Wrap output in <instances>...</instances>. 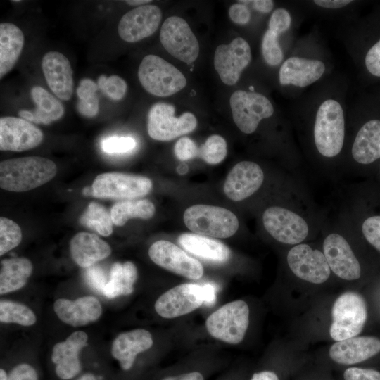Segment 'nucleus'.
<instances>
[{
	"instance_id": "obj_33",
	"label": "nucleus",
	"mask_w": 380,
	"mask_h": 380,
	"mask_svg": "<svg viewBox=\"0 0 380 380\" xmlns=\"http://www.w3.org/2000/svg\"><path fill=\"white\" fill-rule=\"evenodd\" d=\"M137 278V269L132 262H115L111 266L110 278L103 293L108 298L129 295L134 291V284Z\"/></svg>"
},
{
	"instance_id": "obj_49",
	"label": "nucleus",
	"mask_w": 380,
	"mask_h": 380,
	"mask_svg": "<svg viewBox=\"0 0 380 380\" xmlns=\"http://www.w3.org/2000/svg\"><path fill=\"white\" fill-rule=\"evenodd\" d=\"M86 278L88 283L94 289L103 293L106 282V278L103 270L97 266L87 267Z\"/></svg>"
},
{
	"instance_id": "obj_44",
	"label": "nucleus",
	"mask_w": 380,
	"mask_h": 380,
	"mask_svg": "<svg viewBox=\"0 0 380 380\" xmlns=\"http://www.w3.org/2000/svg\"><path fill=\"white\" fill-rule=\"evenodd\" d=\"M291 24V17L287 10L279 8L274 10L269 20V30L278 35L289 30Z\"/></svg>"
},
{
	"instance_id": "obj_7",
	"label": "nucleus",
	"mask_w": 380,
	"mask_h": 380,
	"mask_svg": "<svg viewBox=\"0 0 380 380\" xmlns=\"http://www.w3.org/2000/svg\"><path fill=\"white\" fill-rule=\"evenodd\" d=\"M367 318V304L363 296L355 291H346L333 304L330 336L335 341L357 336Z\"/></svg>"
},
{
	"instance_id": "obj_16",
	"label": "nucleus",
	"mask_w": 380,
	"mask_h": 380,
	"mask_svg": "<svg viewBox=\"0 0 380 380\" xmlns=\"http://www.w3.org/2000/svg\"><path fill=\"white\" fill-rule=\"evenodd\" d=\"M148 255L157 265L187 279L197 280L203 275L202 264L170 241L154 242L148 249Z\"/></svg>"
},
{
	"instance_id": "obj_10",
	"label": "nucleus",
	"mask_w": 380,
	"mask_h": 380,
	"mask_svg": "<svg viewBox=\"0 0 380 380\" xmlns=\"http://www.w3.org/2000/svg\"><path fill=\"white\" fill-rule=\"evenodd\" d=\"M151 180L144 176L122 172H106L94 180L91 196L100 198L127 201L148 194Z\"/></svg>"
},
{
	"instance_id": "obj_47",
	"label": "nucleus",
	"mask_w": 380,
	"mask_h": 380,
	"mask_svg": "<svg viewBox=\"0 0 380 380\" xmlns=\"http://www.w3.org/2000/svg\"><path fill=\"white\" fill-rule=\"evenodd\" d=\"M7 380H38V375L31 365L20 363L11 370Z\"/></svg>"
},
{
	"instance_id": "obj_28",
	"label": "nucleus",
	"mask_w": 380,
	"mask_h": 380,
	"mask_svg": "<svg viewBox=\"0 0 380 380\" xmlns=\"http://www.w3.org/2000/svg\"><path fill=\"white\" fill-rule=\"evenodd\" d=\"M70 253L80 267L87 268L111 253L110 245L95 234L79 232L70 241Z\"/></svg>"
},
{
	"instance_id": "obj_27",
	"label": "nucleus",
	"mask_w": 380,
	"mask_h": 380,
	"mask_svg": "<svg viewBox=\"0 0 380 380\" xmlns=\"http://www.w3.org/2000/svg\"><path fill=\"white\" fill-rule=\"evenodd\" d=\"M326 70L319 60L292 56L281 65L279 79L281 85L305 87L322 77Z\"/></svg>"
},
{
	"instance_id": "obj_50",
	"label": "nucleus",
	"mask_w": 380,
	"mask_h": 380,
	"mask_svg": "<svg viewBox=\"0 0 380 380\" xmlns=\"http://www.w3.org/2000/svg\"><path fill=\"white\" fill-rule=\"evenodd\" d=\"M314 4L319 7L324 8H341L351 2V0H315Z\"/></svg>"
},
{
	"instance_id": "obj_36",
	"label": "nucleus",
	"mask_w": 380,
	"mask_h": 380,
	"mask_svg": "<svg viewBox=\"0 0 380 380\" xmlns=\"http://www.w3.org/2000/svg\"><path fill=\"white\" fill-rule=\"evenodd\" d=\"M0 321L4 324H18L29 327L35 324L37 317L25 304L10 300L0 301Z\"/></svg>"
},
{
	"instance_id": "obj_3",
	"label": "nucleus",
	"mask_w": 380,
	"mask_h": 380,
	"mask_svg": "<svg viewBox=\"0 0 380 380\" xmlns=\"http://www.w3.org/2000/svg\"><path fill=\"white\" fill-rule=\"evenodd\" d=\"M322 250L332 273L346 281L360 278L362 267L348 237L349 223L343 215L333 226L324 227Z\"/></svg>"
},
{
	"instance_id": "obj_41",
	"label": "nucleus",
	"mask_w": 380,
	"mask_h": 380,
	"mask_svg": "<svg viewBox=\"0 0 380 380\" xmlns=\"http://www.w3.org/2000/svg\"><path fill=\"white\" fill-rule=\"evenodd\" d=\"M279 35L269 29L262 40V53L265 62L272 66L281 63L284 54L278 41Z\"/></svg>"
},
{
	"instance_id": "obj_18",
	"label": "nucleus",
	"mask_w": 380,
	"mask_h": 380,
	"mask_svg": "<svg viewBox=\"0 0 380 380\" xmlns=\"http://www.w3.org/2000/svg\"><path fill=\"white\" fill-rule=\"evenodd\" d=\"M264 182L262 168L255 162L243 160L236 164L230 170L223 189L229 199L241 201L258 192Z\"/></svg>"
},
{
	"instance_id": "obj_23",
	"label": "nucleus",
	"mask_w": 380,
	"mask_h": 380,
	"mask_svg": "<svg viewBox=\"0 0 380 380\" xmlns=\"http://www.w3.org/2000/svg\"><path fill=\"white\" fill-rule=\"evenodd\" d=\"M53 310L61 322L74 327L96 322L103 312L99 300L93 296L75 300L58 298L53 303Z\"/></svg>"
},
{
	"instance_id": "obj_58",
	"label": "nucleus",
	"mask_w": 380,
	"mask_h": 380,
	"mask_svg": "<svg viewBox=\"0 0 380 380\" xmlns=\"http://www.w3.org/2000/svg\"><path fill=\"white\" fill-rule=\"evenodd\" d=\"M82 193L84 195L89 196L92 194V189L91 188L86 187L83 189Z\"/></svg>"
},
{
	"instance_id": "obj_37",
	"label": "nucleus",
	"mask_w": 380,
	"mask_h": 380,
	"mask_svg": "<svg viewBox=\"0 0 380 380\" xmlns=\"http://www.w3.org/2000/svg\"><path fill=\"white\" fill-rule=\"evenodd\" d=\"M99 89L97 83L89 78L82 80L77 88L78 97L77 109L83 116L95 117L99 110V99L96 91Z\"/></svg>"
},
{
	"instance_id": "obj_4",
	"label": "nucleus",
	"mask_w": 380,
	"mask_h": 380,
	"mask_svg": "<svg viewBox=\"0 0 380 380\" xmlns=\"http://www.w3.org/2000/svg\"><path fill=\"white\" fill-rule=\"evenodd\" d=\"M56 172L55 163L41 156L3 160L0 163V187L10 191H27L49 182Z\"/></svg>"
},
{
	"instance_id": "obj_29",
	"label": "nucleus",
	"mask_w": 380,
	"mask_h": 380,
	"mask_svg": "<svg viewBox=\"0 0 380 380\" xmlns=\"http://www.w3.org/2000/svg\"><path fill=\"white\" fill-rule=\"evenodd\" d=\"M36 106L34 110H22L18 115L30 122L49 125L61 119L65 113L62 103L45 89L34 86L30 91Z\"/></svg>"
},
{
	"instance_id": "obj_9",
	"label": "nucleus",
	"mask_w": 380,
	"mask_h": 380,
	"mask_svg": "<svg viewBox=\"0 0 380 380\" xmlns=\"http://www.w3.org/2000/svg\"><path fill=\"white\" fill-rule=\"evenodd\" d=\"M138 78L146 91L160 97L172 95L186 85V77L177 68L153 54L142 59L138 69Z\"/></svg>"
},
{
	"instance_id": "obj_53",
	"label": "nucleus",
	"mask_w": 380,
	"mask_h": 380,
	"mask_svg": "<svg viewBox=\"0 0 380 380\" xmlns=\"http://www.w3.org/2000/svg\"><path fill=\"white\" fill-rule=\"evenodd\" d=\"M251 380H279V378L273 372L262 371L254 373Z\"/></svg>"
},
{
	"instance_id": "obj_56",
	"label": "nucleus",
	"mask_w": 380,
	"mask_h": 380,
	"mask_svg": "<svg viewBox=\"0 0 380 380\" xmlns=\"http://www.w3.org/2000/svg\"><path fill=\"white\" fill-rule=\"evenodd\" d=\"M77 380H96V378L91 373H85L80 376Z\"/></svg>"
},
{
	"instance_id": "obj_1",
	"label": "nucleus",
	"mask_w": 380,
	"mask_h": 380,
	"mask_svg": "<svg viewBox=\"0 0 380 380\" xmlns=\"http://www.w3.org/2000/svg\"><path fill=\"white\" fill-rule=\"evenodd\" d=\"M262 222L273 239L291 247L306 242L326 224L298 183L290 191L286 203L264 210Z\"/></svg>"
},
{
	"instance_id": "obj_11",
	"label": "nucleus",
	"mask_w": 380,
	"mask_h": 380,
	"mask_svg": "<svg viewBox=\"0 0 380 380\" xmlns=\"http://www.w3.org/2000/svg\"><path fill=\"white\" fill-rule=\"evenodd\" d=\"M229 104L235 125L247 134L255 132L261 120L274 113L270 100L254 91H235L230 96Z\"/></svg>"
},
{
	"instance_id": "obj_59",
	"label": "nucleus",
	"mask_w": 380,
	"mask_h": 380,
	"mask_svg": "<svg viewBox=\"0 0 380 380\" xmlns=\"http://www.w3.org/2000/svg\"><path fill=\"white\" fill-rule=\"evenodd\" d=\"M376 170H377V172H379V177H380V162H379V164L378 165V167H377Z\"/></svg>"
},
{
	"instance_id": "obj_40",
	"label": "nucleus",
	"mask_w": 380,
	"mask_h": 380,
	"mask_svg": "<svg viewBox=\"0 0 380 380\" xmlns=\"http://www.w3.org/2000/svg\"><path fill=\"white\" fill-rule=\"evenodd\" d=\"M373 37L365 51L363 65L370 77L380 79V32Z\"/></svg>"
},
{
	"instance_id": "obj_15",
	"label": "nucleus",
	"mask_w": 380,
	"mask_h": 380,
	"mask_svg": "<svg viewBox=\"0 0 380 380\" xmlns=\"http://www.w3.org/2000/svg\"><path fill=\"white\" fill-rule=\"evenodd\" d=\"M160 41L165 49L175 58L190 64L199 54L198 42L185 20L171 16L163 23Z\"/></svg>"
},
{
	"instance_id": "obj_43",
	"label": "nucleus",
	"mask_w": 380,
	"mask_h": 380,
	"mask_svg": "<svg viewBox=\"0 0 380 380\" xmlns=\"http://www.w3.org/2000/svg\"><path fill=\"white\" fill-rule=\"evenodd\" d=\"M136 146V141L129 137H110L101 143L103 151L108 153H127Z\"/></svg>"
},
{
	"instance_id": "obj_14",
	"label": "nucleus",
	"mask_w": 380,
	"mask_h": 380,
	"mask_svg": "<svg viewBox=\"0 0 380 380\" xmlns=\"http://www.w3.org/2000/svg\"><path fill=\"white\" fill-rule=\"evenodd\" d=\"M350 157L354 166L368 172L376 170L380 162V114L365 120L354 136Z\"/></svg>"
},
{
	"instance_id": "obj_21",
	"label": "nucleus",
	"mask_w": 380,
	"mask_h": 380,
	"mask_svg": "<svg viewBox=\"0 0 380 380\" xmlns=\"http://www.w3.org/2000/svg\"><path fill=\"white\" fill-rule=\"evenodd\" d=\"M162 18L161 11L155 5H143L126 13L120 19L118 31L127 42H137L152 35Z\"/></svg>"
},
{
	"instance_id": "obj_48",
	"label": "nucleus",
	"mask_w": 380,
	"mask_h": 380,
	"mask_svg": "<svg viewBox=\"0 0 380 380\" xmlns=\"http://www.w3.org/2000/svg\"><path fill=\"white\" fill-rule=\"evenodd\" d=\"M229 16L234 23L246 25L250 21L251 13L244 4L237 3L230 6Z\"/></svg>"
},
{
	"instance_id": "obj_52",
	"label": "nucleus",
	"mask_w": 380,
	"mask_h": 380,
	"mask_svg": "<svg viewBox=\"0 0 380 380\" xmlns=\"http://www.w3.org/2000/svg\"><path fill=\"white\" fill-rule=\"evenodd\" d=\"M162 380H204V378L200 372H193L176 376L165 377Z\"/></svg>"
},
{
	"instance_id": "obj_57",
	"label": "nucleus",
	"mask_w": 380,
	"mask_h": 380,
	"mask_svg": "<svg viewBox=\"0 0 380 380\" xmlns=\"http://www.w3.org/2000/svg\"><path fill=\"white\" fill-rule=\"evenodd\" d=\"M8 375L4 369H0V380H7Z\"/></svg>"
},
{
	"instance_id": "obj_2",
	"label": "nucleus",
	"mask_w": 380,
	"mask_h": 380,
	"mask_svg": "<svg viewBox=\"0 0 380 380\" xmlns=\"http://www.w3.org/2000/svg\"><path fill=\"white\" fill-rule=\"evenodd\" d=\"M315 150L324 162H331L341 153L346 139L343 108L335 99L324 100L319 106L312 127Z\"/></svg>"
},
{
	"instance_id": "obj_22",
	"label": "nucleus",
	"mask_w": 380,
	"mask_h": 380,
	"mask_svg": "<svg viewBox=\"0 0 380 380\" xmlns=\"http://www.w3.org/2000/svg\"><path fill=\"white\" fill-rule=\"evenodd\" d=\"M88 335L83 331L72 333L65 341L56 343L51 353V360L56 365L55 372L61 379L68 380L81 371L80 352L87 346Z\"/></svg>"
},
{
	"instance_id": "obj_32",
	"label": "nucleus",
	"mask_w": 380,
	"mask_h": 380,
	"mask_svg": "<svg viewBox=\"0 0 380 380\" xmlns=\"http://www.w3.org/2000/svg\"><path fill=\"white\" fill-rule=\"evenodd\" d=\"M32 264L26 258H12L1 261L0 294L22 289L32 272Z\"/></svg>"
},
{
	"instance_id": "obj_30",
	"label": "nucleus",
	"mask_w": 380,
	"mask_h": 380,
	"mask_svg": "<svg viewBox=\"0 0 380 380\" xmlns=\"http://www.w3.org/2000/svg\"><path fill=\"white\" fill-rule=\"evenodd\" d=\"M178 243L189 253L214 263H224L231 255L229 248L221 241L195 233L181 234Z\"/></svg>"
},
{
	"instance_id": "obj_31",
	"label": "nucleus",
	"mask_w": 380,
	"mask_h": 380,
	"mask_svg": "<svg viewBox=\"0 0 380 380\" xmlns=\"http://www.w3.org/2000/svg\"><path fill=\"white\" fill-rule=\"evenodd\" d=\"M24 34L15 25L0 24V77L3 78L15 65L24 46Z\"/></svg>"
},
{
	"instance_id": "obj_46",
	"label": "nucleus",
	"mask_w": 380,
	"mask_h": 380,
	"mask_svg": "<svg viewBox=\"0 0 380 380\" xmlns=\"http://www.w3.org/2000/svg\"><path fill=\"white\" fill-rule=\"evenodd\" d=\"M344 380H380V372L360 367H349L343 373Z\"/></svg>"
},
{
	"instance_id": "obj_45",
	"label": "nucleus",
	"mask_w": 380,
	"mask_h": 380,
	"mask_svg": "<svg viewBox=\"0 0 380 380\" xmlns=\"http://www.w3.org/2000/svg\"><path fill=\"white\" fill-rule=\"evenodd\" d=\"M174 151L176 157L182 161L191 160L199 155V148L190 138L182 137L175 145Z\"/></svg>"
},
{
	"instance_id": "obj_54",
	"label": "nucleus",
	"mask_w": 380,
	"mask_h": 380,
	"mask_svg": "<svg viewBox=\"0 0 380 380\" xmlns=\"http://www.w3.org/2000/svg\"><path fill=\"white\" fill-rule=\"evenodd\" d=\"M150 0H127L125 2L130 6H139L146 3H149Z\"/></svg>"
},
{
	"instance_id": "obj_20",
	"label": "nucleus",
	"mask_w": 380,
	"mask_h": 380,
	"mask_svg": "<svg viewBox=\"0 0 380 380\" xmlns=\"http://www.w3.org/2000/svg\"><path fill=\"white\" fill-rule=\"evenodd\" d=\"M355 201L344 215L356 233L380 253V203L369 197Z\"/></svg>"
},
{
	"instance_id": "obj_25",
	"label": "nucleus",
	"mask_w": 380,
	"mask_h": 380,
	"mask_svg": "<svg viewBox=\"0 0 380 380\" xmlns=\"http://www.w3.org/2000/svg\"><path fill=\"white\" fill-rule=\"evenodd\" d=\"M380 352V340L374 336H355L336 341L329 348L331 359L341 365L363 362Z\"/></svg>"
},
{
	"instance_id": "obj_6",
	"label": "nucleus",
	"mask_w": 380,
	"mask_h": 380,
	"mask_svg": "<svg viewBox=\"0 0 380 380\" xmlns=\"http://www.w3.org/2000/svg\"><path fill=\"white\" fill-rule=\"evenodd\" d=\"M183 220L195 234L225 239L239 229V222L230 210L220 206L198 204L186 209Z\"/></svg>"
},
{
	"instance_id": "obj_39",
	"label": "nucleus",
	"mask_w": 380,
	"mask_h": 380,
	"mask_svg": "<svg viewBox=\"0 0 380 380\" xmlns=\"http://www.w3.org/2000/svg\"><path fill=\"white\" fill-rule=\"evenodd\" d=\"M22 239V232L14 221L1 217L0 218V255L17 247Z\"/></svg>"
},
{
	"instance_id": "obj_35",
	"label": "nucleus",
	"mask_w": 380,
	"mask_h": 380,
	"mask_svg": "<svg viewBox=\"0 0 380 380\" xmlns=\"http://www.w3.org/2000/svg\"><path fill=\"white\" fill-rule=\"evenodd\" d=\"M80 223L86 227L96 231L103 236H108L113 232V221L110 212L102 205L90 203L80 219Z\"/></svg>"
},
{
	"instance_id": "obj_34",
	"label": "nucleus",
	"mask_w": 380,
	"mask_h": 380,
	"mask_svg": "<svg viewBox=\"0 0 380 380\" xmlns=\"http://www.w3.org/2000/svg\"><path fill=\"white\" fill-rule=\"evenodd\" d=\"M155 211V205L149 200H127L117 202L111 208L110 216L113 224L120 227L132 218L150 219Z\"/></svg>"
},
{
	"instance_id": "obj_51",
	"label": "nucleus",
	"mask_w": 380,
	"mask_h": 380,
	"mask_svg": "<svg viewBox=\"0 0 380 380\" xmlns=\"http://www.w3.org/2000/svg\"><path fill=\"white\" fill-rule=\"evenodd\" d=\"M250 2L255 10L262 13H270L274 7V1L272 0H255Z\"/></svg>"
},
{
	"instance_id": "obj_17",
	"label": "nucleus",
	"mask_w": 380,
	"mask_h": 380,
	"mask_svg": "<svg viewBox=\"0 0 380 380\" xmlns=\"http://www.w3.org/2000/svg\"><path fill=\"white\" fill-rule=\"evenodd\" d=\"M251 60L248 43L242 37L234 38L229 44L216 48L214 66L221 80L227 85L235 84Z\"/></svg>"
},
{
	"instance_id": "obj_12",
	"label": "nucleus",
	"mask_w": 380,
	"mask_h": 380,
	"mask_svg": "<svg viewBox=\"0 0 380 380\" xmlns=\"http://www.w3.org/2000/svg\"><path fill=\"white\" fill-rule=\"evenodd\" d=\"M197 125L195 115L186 112L175 116V108L166 103L153 104L148 114V135L158 141H170L194 131Z\"/></svg>"
},
{
	"instance_id": "obj_38",
	"label": "nucleus",
	"mask_w": 380,
	"mask_h": 380,
	"mask_svg": "<svg viewBox=\"0 0 380 380\" xmlns=\"http://www.w3.org/2000/svg\"><path fill=\"white\" fill-rule=\"evenodd\" d=\"M227 153L225 139L217 134L209 137L199 148V156L207 163L215 165L222 162Z\"/></svg>"
},
{
	"instance_id": "obj_55",
	"label": "nucleus",
	"mask_w": 380,
	"mask_h": 380,
	"mask_svg": "<svg viewBox=\"0 0 380 380\" xmlns=\"http://www.w3.org/2000/svg\"><path fill=\"white\" fill-rule=\"evenodd\" d=\"M188 170H189V167L184 163L179 164L177 167V171L180 175L186 174L188 172Z\"/></svg>"
},
{
	"instance_id": "obj_13",
	"label": "nucleus",
	"mask_w": 380,
	"mask_h": 380,
	"mask_svg": "<svg viewBox=\"0 0 380 380\" xmlns=\"http://www.w3.org/2000/svg\"><path fill=\"white\" fill-rule=\"evenodd\" d=\"M286 262L293 275L311 284H323L331 274L322 250L306 242L290 248L286 255Z\"/></svg>"
},
{
	"instance_id": "obj_19",
	"label": "nucleus",
	"mask_w": 380,
	"mask_h": 380,
	"mask_svg": "<svg viewBox=\"0 0 380 380\" xmlns=\"http://www.w3.org/2000/svg\"><path fill=\"white\" fill-rule=\"evenodd\" d=\"M43 133L32 122L21 118H0V150L23 151L34 148L43 140Z\"/></svg>"
},
{
	"instance_id": "obj_5",
	"label": "nucleus",
	"mask_w": 380,
	"mask_h": 380,
	"mask_svg": "<svg viewBox=\"0 0 380 380\" xmlns=\"http://www.w3.org/2000/svg\"><path fill=\"white\" fill-rule=\"evenodd\" d=\"M215 289L211 284L184 283L171 288L156 301L154 308L165 319L179 317L191 312L203 305L215 300Z\"/></svg>"
},
{
	"instance_id": "obj_26",
	"label": "nucleus",
	"mask_w": 380,
	"mask_h": 380,
	"mask_svg": "<svg viewBox=\"0 0 380 380\" xmlns=\"http://www.w3.org/2000/svg\"><path fill=\"white\" fill-rule=\"evenodd\" d=\"M153 344L152 335L148 330L136 329L118 335L112 343L110 353L120 367L127 371L133 366L137 355L150 349Z\"/></svg>"
},
{
	"instance_id": "obj_8",
	"label": "nucleus",
	"mask_w": 380,
	"mask_h": 380,
	"mask_svg": "<svg viewBox=\"0 0 380 380\" xmlns=\"http://www.w3.org/2000/svg\"><path fill=\"white\" fill-rule=\"evenodd\" d=\"M249 308L242 300L227 303L211 313L205 327L214 338L236 345L241 343L249 324Z\"/></svg>"
},
{
	"instance_id": "obj_24",
	"label": "nucleus",
	"mask_w": 380,
	"mask_h": 380,
	"mask_svg": "<svg viewBox=\"0 0 380 380\" xmlns=\"http://www.w3.org/2000/svg\"><path fill=\"white\" fill-rule=\"evenodd\" d=\"M42 69L56 96L63 101L70 100L73 92V77L68 58L60 52L49 51L42 58Z\"/></svg>"
},
{
	"instance_id": "obj_42",
	"label": "nucleus",
	"mask_w": 380,
	"mask_h": 380,
	"mask_svg": "<svg viewBox=\"0 0 380 380\" xmlns=\"http://www.w3.org/2000/svg\"><path fill=\"white\" fill-rule=\"evenodd\" d=\"M99 89L108 96L114 101L121 100L125 95L127 90L126 82L120 76L113 75L107 77L101 75L97 80Z\"/></svg>"
}]
</instances>
